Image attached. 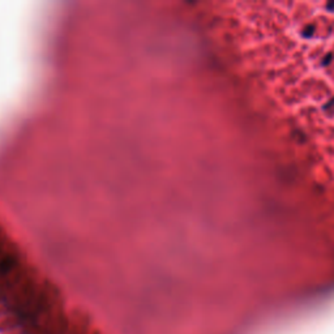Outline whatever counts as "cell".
<instances>
[{
  "mask_svg": "<svg viewBox=\"0 0 334 334\" xmlns=\"http://www.w3.org/2000/svg\"><path fill=\"white\" fill-rule=\"evenodd\" d=\"M313 32H315L313 25H308L306 29H304L303 35H304V37H311V35H313Z\"/></svg>",
  "mask_w": 334,
  "mask_h": 334,
  "instance_id": "1",
  "label": "cell"
},
{
  "mask_svg": "<svg viewBox=\"0 0 334 334\" xmlns=\"http://www.w3.org/2000/svg\"><path fill=\"white\" fill-rule=\"evenodd\" d=\"M332 57H333V55H332V54H329L328 56H326V59H325V60H322V65H328V64H329V62L332 60Z\"/></svg>",
  "mask_w": 334,
  "mask_h": 334,
  "instance_id": "2",
  "label": "cell"
},
{
  "mask_svg": "<svg viewBox=\"0 0 334 334\" xmlns=\"http://www.w3.org/2000/svg\"><path fill=\"white\" fill-rule=\"evenodd\" d=\"M328 8H334V3H328Z\"/></svg>",
  "mask_w": 334,
  "mask_h": 334,
  "instance_id": "3",
  "label": "cell"
}]
</instances>
